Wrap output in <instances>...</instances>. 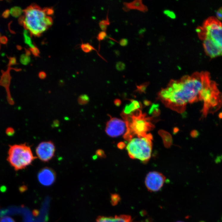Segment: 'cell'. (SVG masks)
<instances>
[{
	"instance_id": "9",
	"label": "cell",
	"mask_w": 222,
	"mask_h": 222,
	"mask_svg": "<svg viewBox=\"0 0 222 222\" xmlns=\"http://www.w3.org/2000/svg\"><path fill=\"white\" fill-rule=\"evenodd\" d=\"M54 144L51 141L41 142L36 148V154L42 161L48 162L51 160L55 152Z\"/></svg>"
},
{
	"instance_id": "22",
	"label": "cell",
	"mask_w": 222,
	"mask_h": 222,
	"mask_svg": "<svg viewBox=\"0 0 222 222\" xmlns=\"http://www.w3.org/2000/svg\"><path fill=\"white\" fill-rule=\"evenodd\" d=\"M38 76L40 79H45L47 76V75H46V73L45 72H43V71H41V72L39 73Z\"/></svg>"
},
{
	"instance_id": "1",
	"label": "cell",
	"mask_w": 222,
	"mask_h": 222,
	"mask_svg": "<svg viewBox=\"0 0 222 222\" xmlns=\"http://www.w3.org/2000/svg\"><path fill=\"white\" fill-rule=\"evenodd\" d=\"M211 81L207 73H196L178 80H172L162 89L158 97L167 107L179 113L183 112L187 104L203 102L202 111L206 112L212 102L210 88Z\"/></svg>"
},
{
	"instance_id": "30",
	"label": "cell",
	"mask_w": 222,
	"mask_h": 222,
	"mask_svg": "<svg viewBox=\"0 0 222 222\" xmlns=\"http://www.w3.org/2000/svg\"></svg>"
},
{
	"instance_id": "6",
	"label": "cell",
	"mask_w": 222,
	"mask_h": 222,
	"mask_svg": "<svg viewBox=\"0 0 222 222\" xmlns=\"http://www.w3.org/2000/svg\"><path fill=\"white\" fill-rule=\"evenodd\" d=\"M199 36L210 38L222 51V24L217 19L210 18L197 29Z\"/></svg>"
},
{
	"instance_id": "5",
	"label": "cell",
	"mask_w": 222,
	"mask_h": 222,
	"mask_svg": "<svg viewBox=\"0 0 222 222\" xmlns=\"http://www.w3.org/2000/svg\"><path fill=\"white\" fill-rule=\"evenodd\" d=\"M35 158L31 147L25 144L10 146L7 160L16 170L26 168L31 164Z\"/></svg>"
},
{
	"instance_id": "21",
	"label": "cell",
	"mask_w": 222,
	"mask_h": 222,
	"mask_svg": "<svg viewBox=\"0 0 222 222\" xmlns=\"http://www.w3.org/2000/svg\"><path fill=\"white\" fill-rule=\"evenodd\" d=\"M107 37V33L105 31H101L98 35L97 39L99 41L103 40Z\"/></svg>"
},
{
	"instance_id": "8",
	"label": "cell",
	"mask_w": 222,
	"mask_h": 222,
	"mask_svg": "<svg viewBox=\"0 0 222 222\" xmlns=\"http://www.w3.org/2000/svg\"><path fill=\"white\" fill-rule=\"evenodd\" d=\"M165 181L166 177L162 173L153 171L149 172L146 175L145 184L149 191L156 192L161 189Z\"/></svg>"
},
{
	"instance_id": "19",
	"label": "cell",
	"mask_w": 222,
	"mask_h": 222,
	"mask_svg": "<svg viewBox=\"0 0 222 222\" xmlns=\"http://www.w3.org/2000/svg\"><path fill=\"white\" fill-rule=\"evenodd\" d=\"M110 24L109 20L108 17L105 20H102L99 23V26L102 31H105L107 29L108 26Z\"/></svg>"
},
{
	"instance_id": "29",
	"label": "cell",
	"mask_w": 222,
	"mask_h": 222,
	"mask_svg": "<svg viewBox=\"0 0 222 222\" xmlns=\"http://www.w3.org/2000/svg\"><path fill=\"white\" fill-rule=\"evenodd\" d=\"M182 222V221H178V222Z\"/></svg>"
},
{
	"instance_id": "4",
	"label": "cell",
	"mask_w": 222,
	"mask_h": 222,
	"mask_svg": "<svg viewBox=\"0 0 222 222\" xmlns=\"http://www.w3.org/2000/svg\"><path fill=\"white\" fill-rule=\"evenodd\" d=\"M153 137L151 134L133 137L129 141L126 146L130 158L137 159L143 162L149 161L152 151Z\"/></svg>"
},
{
	"instance_id": "23",
	"label": "cell",
	"mask_w": 222,
	"mask_h": 222,
	"mask_svg": "<svg viewBox=\"0 0 222 222\" xmlns=\"http://www.w3.org/2000/svg\"><path fill=\"white\" fill-rule=\"evenodd\" d=\"M216 15L219 19L222 20V7L218 11L216 12Z\"/></svg>"
},
{
	"instance_id": "16",
	"label": "cell",
	"mask_w": 222,
	"mask_h": 222,
	"mask_svg": "<svg viewBox=\"0 0 222 222\" xmlns=\"http://www.w3.org/2000/svg\"><path fill=\"white\" fill-rule=\"evenodd\" d=\"M10 12L13 17L18 18L21 16L23 12H24V11L20 7H14L11 9Z\"/></svg>"
},
{
	"instance_id": "26",
	"label": "cell",
	"mask_w": 222,
	"mask_h": 222,
	"mask_svg": "<svg viewBox=\"0 0 222 222\" xmlns=\"http://www.w3.org/2000/svg\"><path fill=\"white\" fill-rule=\"evenodd\" d=\"M96 154L98 156H100V157H102V156H104V152L103 151H102L101 150H99L97 151L96 153Z\"/></svg>"
},
{
	"instance_id": "13",
	"label": "cell",
	"mask_w": 222,
	"mask_h": 222,
	"mask_svg": "<svg viewBox=\"0 0 222 222\" xmlns=\"http://www.w3.org/2000/svg\"><path fill=\"white\" fill-rule=\"evenodd\" d=\"M124 5L125 6L124 9L126 10H136L142 12H146L148 11L147 7L143 4L141 0H137L129 3H124Z\"/></svg>"
},
{
	"instance_id": "20",
	"label": "cell",
	"mask_w": 222,
	"mask_h": 222,
	"mask_svg": "<svg viewBox=\"0 0 222 222\" xmlns=\"http://www.w3.org/2000/svg\"><path fill=\"white\" fill-rule=\"evenodd\" d=\"M30 51L33 55L35 56V57H37L40 56V50H39L38 48L36 47L30 49Z\"/></svg>"
},
{
	"instance_id": "14",
	"label": "cell",
	"mask_w": 222,
	"mask_h": 222,
	"mask_svg": "<svg viewBox=\"0 0 222 222\" xmlns=\"http://www.w3.org/2000/svg\"><path fill=\"white\" fill-rule=\"evenodd\" d=\"M29 31L25 29L24 31V42L26 44L29 45L30 49L34 48L36 47L33 43L31 40V35Z\"/></svg>"
},
{
	"instance_id": "11",
	"label": "cell",
	"mask_w": 222,
	"mask_h": 222,
	"mask_svg": "<svg viewBox=\"0 0 222 222\" xmlns=\"http://www.w3.org/2000/svg\"><path fill=\"white\" fill-rule=\"evenodd\" d=\"M200 37L203 40L204 47L208 55L212 58L222 56L221 50L210 38L204 36H200Z\"/></svg>"
},
{
	"instance_id": "25",
	"label": "cell",
	"mask_w": 222,
	"mask_h": 222,
	"mask_svg": "<svg viewBox=\"0 0 222 222\" xmlns=\"http://www.w3.org/2000/svg\"><path fill=\"white\" fill-rule=\"evenodd\" d=\"M165 14H166L167 15H168V16L169 17H170V18H175V15H174V14H173V12L169 11H165Z\"/></svg>"
},
{
	"instance_id": "24",
	"label": "cell",
	"mask_w": 222,
	"mask_h": 222,
	"mask_svg": "<svg viewBox=\"0 0 222 222\" xmlns=\"http://www.w3.org/2000/svg\"><path fill=\"white\" fill-rule=\"evenodd\" d=\"M128 41L126 39H123L120 40V44L121 46H126L128 44Z\"/></svg>"
},
{
	"instance_id": "27",
	"label": "cell",
	"mask_w": 222,
	"mask_h": 222,
	"mask_svg": "<svg viewBox=\"0 0 222 222\" xmlns=\"http://www.w3.org/2000/svg\"><path fill=\"white\" fill-rule=\"evenodd\" d=\"M9 11H5V13L4 14V15H5L4 16V17H5V18H7V15H7L8 16V15H9Z\"/></svg>"
},
{
	"instance_id": "3",
	"label": "cell",
	"mask_w": 222,
	"mask_h": 222,
	"mask_svg": "<svg viewBox=\"0 0 222 222\" xmlns=\"http://www.w3.org/2000/svg\"><path fill=\"white\" fill-rule=\"evenodd\" d=\"M123 118L127 125V132L124 137L128 141L135 136L146 135L153 127L149 118L139 110L130 115H124Z\"/></svg>"
},
{
	"instance_id": "2",
	"label": "cell",
	"mask_w": 222,
	"mask_h": 222,
	"mask_svg": "<svg viewBox=\"0 0 222 222\" xmlns=\"http://www.w3.org/2000/svg\"><path fill=\"white\" fill-rule=\"evenodd\" d=\"M24 15L21 17L20 23L23 25L25 29L28 30L31 35L40 36L48 29L45 24V18L49 15L47 7L42 9L36 4H32L23 10Z\"/></svg>"
},
{
	"instance_id": "17",
	"label": "cell",
	"mask_w": 222,
	"mask_h": 222,
	"mask_svg": "<svg viewBox=\"0 0 222 222\" xmlns=\"http://www.w3.org/2000/svg\"><path fill=\"white\" fill-rule=\"evenodd\" d=\"M77 101H78L79 104L81 105H85L89 102V98L87 95H82L79 96Z\"/></svg>"
},
{
	"instance_id": "12",
	"label": "cell",
	"mask_w": 222,
	"mask_h": 222,
	"mask_svg": "<svg viewBox=\"0 0 222 222\" xmlns=\"http://www.w3.org/2000/svg\"><path fill=\"white\" fill-rule=\"evenodd\" d=\"M97 222H133L130 215H116L114 217H102L98 219Z\"/></svg>"
},
{
	"instance_id": "15",
	"label": "cell",
	"mask_w": 222,
	"mask_h": 222,
	"mask_svg": "<svg viewBox=\"0 0 222 222\" xmlns=\"http://www.w3.org/2000/svg\"><path fill=\"white\" fill-rule=\"evenodd\" d=\"M31 54L30 51L26 50V53L21 55L20 58V61L24 65H27L31 62V59L30 55Z\"/></svg>"
},
{
	"instance_id": "28",
	"label": "cell",
	"mask_w": 222,
	"mask_h": 222,
	"mask_svg": "<svg viewBox=\"0 0 222 222\" xmlns=\"http://www.w3.org/2000/svg\"><path fill=\"white\" fill-rule=\"evenodd\" d=\"M200 222H205L204 221H200Z\"/></svg>"
},
{
	"instance_id": "7",
	"label": "cell",
	"mask_w": 222,
	"mask_h": 222,
	"mask_svg": "<svg viewBox=\"0 0 222 222\" xmlns=\"http://www.w3.org/2000/svg\"><path fill=\"white\" fill-rule=\"evenodd\" d=\"M127 125L125 120L119 118H111L107 123L105 132L112 137H118L126 134L127 132Z\"/></svg>"
},
{
	"instance_id": "18",
	"label": "cell",
	"mask_w": 222,
	"mask_h": 222,
	"mask_svg": "<svg viewBox=\"0 0 222 222\" xmlns=\"http://www.w3.org/2000/svg\"><path fill=\"white\" fill-rule=\"evenodd\" d=\"M81 48L82 50L85 53H89L92 50H95L94 48L90 44L87 43H82L81 46Z\"/></svg>"
},
{
	"instance_id": "10",
	"label": "cell",
	"mask_w": 222,
	"mask_h": 222,
	"mask_svg": "<svg viewBox=\"0 0 222 222\" xmlns=\"http://www.w3.org/2000/svg\"><path fill=\"white\" fill-rule=\"evenodd\" d=\"M55 174L52 169L46 168L42 169L38 174L39 182L43 186L52 185L55 180Z\"/></svg>"
}]
</instances>
